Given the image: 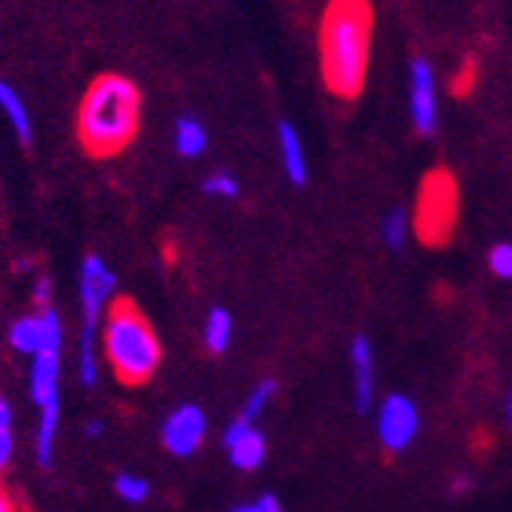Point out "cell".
I'll return each mask as SVG.
<instances>
[{"instance_id":"1","label":"cell","mask_w":512,"mask_h":512,"mask_svg":"<svg viewBox=\"0 0 512 512\" xmlns=\"http://www.w3.org/2000/svg\"><path fill=\"white\" fill-rule=\"evenodd\" d=\"M371 13L368 0H332L319 25V68L335 96L353 99L365 86L371 56Z\"/></svg>"},{"instance_id":"2","label":"cell","mask_w":512,"mask_h":512,"mask_svg":"<svg viewBox=\"0 0 512 512\" xmlns=\"http://www.w3.org/2000/svg\"><path fill=\"white\" fill-rule=\"evenodd\" d=\"M142 92L123 74H102L89 83L77 108V138L92 157L120 154L138 132Z\"/></svg>"},{"instance_id":"3","label":"cell","mask_w":512,"mask_h":512,"mask_svg":"<svg viewBox=\"0 0 512 512\" xmlns=\"http://www.w3.org/2000/svg\"><path fill=\"white\" fill-rule=\"evenodd\" d=\"M102 319V353L114 368L117 381L126 387L148 384L163 356L151 319L126 298L114 301Z\"/></svg>"},{"instance_id":"4","label":"cell","mask_w":512,"mask_h":512,"mask_svg":"<svg viewBox=\"0 0 512 512\" xmlns=\"http://www.w3.org/2000/svg\"><path fill=\"white\" fill-rule=\"evenodd\" d=\"M457 224V181L448 169H433L417 191L414 230L427 246H442Z\"/></svg>"},{"instance_id":"5","label":"cell","mask_w":512,"mask_h":512,"mask_svg":"<svg viewBox=\"0 0 512 512\" xmlns=\"http://www.w3.org/2000/svg\"><path fill=\"white\" fill-rule=\"evenodd\" d=\"M117 289V279L111 267L99 258L89 255L80 264V279H77V292H80V310H83V332H96L99 319L105 316L111 298Z\"/></svg>"},{"instance_id":"6","label":"cell","mask_w":512,"mask_h":512,"mask_svg":"<svg viewBox=\"0 0 512 512\" xmlns=\"http://www.w3.org/2000/svg\"><path fill=\"white\" fill-rule=\"evenodd\" d=\"M417 430H421V414H417V405L402 396V393H390L381 408H378V436H381V445L390 451V454H399L405 451Z\"/></svg>"},{"instance_id":"7","label":"cell","mask_w":512,"mask_h":512,"mask_svg":"<svg viewBox=\"0 0 512 512\" xmlns=\"http://www.w3.org/2000/svg\"><path fill=\"white\" fill-rule=\"evenodd\" d=\"M10 344L19 353H43V350H62V319L53 307H40V313L22 316L10 329Z\"/></svg>"},{"instance_id":"8","label":"cell","mask_w":512,"mask_h":512,"mask_svg":"<svg viewBox=\"0 0 512 512\" xmlns=\"http://www.w3.org/2000/svg\"><path fill=\"white\" fill-rule=\"evenodd\" d=\"M408 108H411V123L421 135H433L439 123V105H436V71L427 59L411 62V77H408Z\"/></svg>"},{"instance_id":"9","label":"cell","mask_w":512,"mask_h":512,"mask_svg":"<svg viewBox=\"0 0 512 512\" xmlns=\"http://www.w3.org/2000/svg\"><path fill=\"white\" fill-rule=\"evenodd\" d=\"M206 439V414L200 405H178L163 424V445L175 457H191Z\"/></svg>"},{"instance_id":"10","label":"cell","mask_w":512,"mask_h":512,"mask_svg":"<svg viewBox=\"0 0 512 512\" xmlns=\"http://www.w3.org/2000/svg\"><path fill=\"white\" fill-rule=\"evenodd\" d=\"M224 448L237 470H258L267 454L264 436L255 430V424L243 421V417H237V421L224 430Z\"/></svg>"},{"instance_id":"11","label":"cell","mask_w":512,"mask_h":512,"mask_svg":"<svg viewBox=\"0 0 512 512\" xmlns=\"http://www.w3.org/2000/svg\"><path fill=\"white\" fill-rule=\"evenodd\" d=\"M350 365H353V396L356 408L368 411L371 399H375V350H371L365 335H356L350 344Z\"/></svg>"},{"instance_id":"12","label":"cell","mask_w":512,"mask_h":512,"mask_svg":"<svg viewBox=\"0 0 512 512\" xmlns=\"http://www.w3.org/2000/svg\"><path fill=\"white\" fill-rule=\"evenodd\" d=\"M59 353L62 350H43L31 356V375H28V387H31V399L43 408L50 402H59Z\"/></svg>"},{"instance_id":"13","label":"cell","mask_w":512,"mask_h":512,"mask_svg":"<svg viewBox=\"0 0 512 512\" xmlns=\"http://www.w3.org/2000/svg\"><path fill=\"white\" fill-rule=\"evenodd\" d=\"M276 142H279V157H283L286 175L292 184H304L307 181V154H304V142L292 123H279L276 129Z\"/></svg>"},{"instance_id":"14","label":"cell","mask_w":512,"mask_h":512,"mask_svg":"<svg viewBox=\"0 0 512 512\" xmlns=\"http://www.w3.org/2000/svg\"><path fill=\"white\" fill-rule=\"evenodd\" d=\"M172 145H175V154L184 157V160L200 157L206 151V145H209L206 126L197 117H178L175 132H172Z\"/></svg>"},{"instance_id":"15","label":"cell","mask_w":512,"mask_h":512,"mask_svg":"<svg viewBox=\"0 0 512 512\" xmlns=\"http://www.w3.org/2000/svg\"><path fill=\"white\" fill-rule=\"evenodd\" d=\"M0 111L7 114V120H10V126L16 129V135H19V142H31V117H28V108H25V99L19 96V92L0 77Z\"/></svg>"},{"instance_id":"16","label":"cell","mask_w":512,"mask_h":512,"mask_svg":"<svg viewBox=\"0 0 512 512\" xmlns=\"http://www.w3.org/2000/svg\"><path fill=\"white\" fill-rule=\"evenodd\" d=\"M59 430V402H50L40 408V424H37V463L50 467L53 463V442Z\"/></svg>"},{"instance_id":"17","label":"cell","mask_w":512,"mask_h":512,"mask_svg":"<svg viewBox=\"0 0 512 512\" xmlns=\"http://www.w3.org/2000/svg\"><path fill=\"white\" fill-rule=\"evenodd\" d=\"M230 338H234V319L224 307H215L206 319V329H203V341L209 347V353H224L230 347Z\"/></svg>"},{"instance_id":"18","label":"cell","mask_w":512,"mask_h":512,"mask_svg":"<svg viewBox=\"0 0 512 512\" xmlns=\"http://www.w3.org/2000/svg\"><path fill=\"white\" fill-rule=\"evenodd\" d=\"M77 368H80V381L86 387H92V384L99 381V344H96V332H83L80 335Z\"/></svg>"},{"instance_id":"19","label":"cell","mask_w":512,"mask_h":512,"mask_svg":"<svg viewBox=\"0 0 512 512\" xmlns=\"http://www.w3.org/2000/svg\"><path fill=\"white\" fill-rule=\"evenodd\" d=\"M408 227H411V221H408V212H405V209H390V212L384 215V221H381V237H384V243H387L393 252H399V249L405 246V240H408Z\"/></svg>"},{"instance_id":"20","label":"cell","mask_w":512,"mask_h":512,"mask_svg":"<svg viewBox=\"0 0 512 512\" xmlns=\"http://www.w3.org/2000/svg\"><path fill=\"white\" fill-rule=\"evenodd\" d=\"M203 191L209 197H224V200H237L240 197V181L230 172H212L203 178Z\"/></svg>"},{"instance_id":"21","label":"cell","mask_w":512,"mask_h":512,"mask_svg":"<svg viewBox=\"0 0 512 512\" xmlns=\"http://www.w3.org/2000/svg\"><path fill=\"white\" fill-rule=\"evenodd\" d=\"M273 393H276V381H261V384L249 393V399H246V405H243V411H240L243 421L255 424V417H261V411L267 408V402L273 399Z\"/></svg>"},{"instance_id":"22","label":"cell","mask_w":512,"mask_h":512,"mask_svg":"<svg viewBox=\"0 0 512 512\" xmlns=\"http://www.w3.org/2000/svg\"><path fill=\"white\" fill-rule=\"evenodd\" d=\"M114 488H117L120 500H126V503H142L148 497V482L142 476H132V473L117 476Z\"/></svg>"},{"instance_id":"23","label":"cell","mask_w":512,"mask_h":512,"mask_svg":"<svg viewBox=\"0 0 512 512\" xmlns=\"http://www.w3.org/2000/svg\"><path fill=\"white\" fill-rule=\"evenodd\" d=\"M488 267L500 279H512V243H497L488 255Z\"/></svg>"},{"instance_id":"24","label":"cell","mask_w":512,"mask_h":512,"mask_svg":"<svg viewBox=\"0 0 512 512\" xmlns=\"http://www.w3.org/2000/svg\"><path fill=\"white\" fill-rule=\"evenodd\" d=\"M473 83H476V62H473V59H467V62L460 65V71H457L454 92H457V96H467V92L473 89Z\"/></svg>"},{"instance_id":"25","label":"cell","mask_w":512,"mask_h":512,"mask_svg":"<svg viewBox=\"0 0 512 512\" xmlns=\"http://www.w3.org/2000/svg\"><path fill=\"white\" fill-rule=\"evenodd\" d=\"M50 292H53V283L46 276H40L37 279V286H34V301L40 304V307H50Z\"/></svg>"},{"instance_id":"26","label":"cell","mask_w":512,"mask_h":512,"mask_svg":"<svg viewBox=\"0 0 512 512\" xmlns=\"http://www.w3.org/2000/svg\"><path fill=\"white\" fill-rule=\"evenodd\" d=\"M10 457H13V433H0V473H4Z\"/></svg>"},{"instance_id":"27","label":"cell","mask_w":512,"mask_h":512,"mask_svg":"<svg viewBox=\"0 0 512 512\" xmlns=\"http://www.w3.org/2000/svg\"><path fill=\"white\" fill-rule=\"evenodd\" d=\"M255 509H258V512H286V509H283V503H279L273 494L258 497V500H255Z\"/></svg>"},{"instance_id":"28","label":"cell","mask_w":512,"mask_h":512,"mask_svg":"<svg viewBox=\"0 0 512 512\" xmlns=\"http://www.w3.org/2000/svg\"><path fill=\"white\" fill-rule=\"evenodd\" d=\"M10 427H13V408L4 396H0V433H10Z\"/></svg>"},{"instance_id":"29","label":"cell","mask_w":512,"mask_h":512,"mask_svg":"<svg viewBox=\"0 0 512 512\" xmlns=\"http://www.w3.org/2000/svg\"><path fill=\"white\" fill-rule=\"evenodd\" d=\"M0 512H16V503H13V497L0 488Z\"/></svg>"},{"instance_id":"30","label":"cell","mask_w":512,"mask_h":512,"mask_svg":"<svg viewBox=\"0 0 512 512\" xmlns=\"http://www.w3.org/2000/svg\"><path fill=\"white\" fill-rule=\"evenodd\" d=\"M102 433H105V424H102V421L86 424V436H89V439H96V436H102Z\"/></svg>"},{"instance_id":"31","label":"cell","mask_w":512,"mask_h":512,"mask_svg":"<svg viewBox=\"0 0 512 512\" xmlns=\"http://www.w3.org/2000/svg\"><path fill=\"white\" fill-rule=\"evenodd\" d=\"M230 512H258L255 503H246V506H237V509H230Z\"/></svg>"},{"instance_id":"32","label":"cell","mask_w":512,"mask_h":512,"mask_svg":"<svg viewBox=\"0 0 512 512\" xmlns=\"http://www.w3.org/2000/svg\"><path fill=\"white\" fill-rule=\"evenodd\" d=\"M509 424H512V399H509Z\"/></svg>"}]
</instances>
